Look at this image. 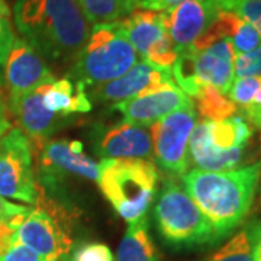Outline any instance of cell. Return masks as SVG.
Wrapping results in <instances>:
<instances>
[{
  "mask_svg": "<svg viewBox=\"0 0 261 261\" xmlns=\"http://www.w3.org/2000/svg\"><path fill=\"white\" fill-rule=\"evenodd\" d=\"M65 261H113L111 248L102 243H83L71 248Z\"/></svg>",
  "mask_w": 261,
  "mask_h": 261,
  "instance_id": "4316f807",
  "label": "cell"
},
{
  "mask_svg": "<svg viewBox=\"0 0 261 261\" xmlns=\"http://www.w3.org/2000/svg\"><path fill=\"white\" fill-rule=\"evenodd\" d=\"M154 216L160 237L171 247L192 248L221 241L209 219L173 178L163 185Z\"/></svg>",
  "mask_w": 261,
  "mask_h": 261,
  "instance_id": "8992f818",
  "label": "cell"
},
{
  "mask_svg": "<svg viewBox=\"0 0 261 261\" xmlns=\"http://www.w3.org/2000/svg\"><path fill=\"white\" fill-rule=\"evenodd\" d=\"M183 2H187V0H161L157 10L159 12H168V10L176 8L177 5L183 3Z\"/></svg>",
  "mask_w": 261,
  "mask_h": 261,
  "instance_id": "e575fe53",
  "label": "cell"
},
{
  "mask_svg": "<svg viewBox=\"0 0 261 261\" xmlns=\"http://www.w3.org/2000/svg\"><path fill=\"white\" fill-rule=\"evenodd\" d=\"M29 209L31 207H28V206L15 205V203H12V202L0 196V222L10 221L19 215L27 214V212H29Z\"/></svg>",
  "mask_w": 261,
  "mask_h": 261,
  "instance_id": "4dcf8cb0",
  "label": "cell"
},
{
  "mask_svg": "<svg viewBox=\"0 0 261 261\" xmlns=\"http://www.w3.org/2000/svg\"><path fill=\"white\" fill-rule=\"evenodd\" d=\"M41 181L45 186H57L67 176L97 181L99 164L83 152L80 141H48L39 152Z\"/></svg>",
  "mask_w": 261,
  "mask_h": 261,
  "instance_id": "4fadbf2b",
  "label": "cell"
},
{
  "mask_svg": "<svg viewBox=\"0 0 261 261\" xmlns=\"http://www.w3.org/2000/svg\"><path fill=\"white\" fill-rule=\"evenodd\" d=\"M221 10V0H187L166 12L168 34L177 53L192 47Z\"/></svg>",
  "mask_w": 261,
  "mask_h": 261,
  "instance_id": "2e32d148",
  "label": "cell"
},
{
  "mask_svg": "<svg viewBox=\"0 0 261 261\" xmlns=\"http://www.w3.org/2000/svg\"><path fill=\"white\" fill-rule=\"evenodd\" d=\"M32 145L20 129L0 138V196L35 205L39 185L35 180Z\"/></svg>",
  "mask_w": 261,
  "mask_h": 261,
  "instance_id": "30bf717a",
  "label": "cell"
},
{
  "mask_svg": "<svg viewBox=\"0 0 261 261\" xmlns=\"http://www.w3.org/2000/svg\"><path fill=\"white\" fill-rule=\"evenodd\" d=\"M27 214L19 215L16 218L10 219V221L0 222V255L8 251V248L13 244L16 228H18V225L20 224V221L23 219V216Z\"/></svg>",
  "mask_w": 261,
  "mask_h": 261,
  "instance_id": "f546056e",
  "label": "cell"
},
{
  "mask_svg": "<svg viewBox=\"0 0 261 261\" xmlns=\"http://www.w3.org/2000/svg\"><path fill=\"white\" fill-rule=\"evenodd\" d=\"M247 229L251 241L252 261H261V221H252Z\"/></svg>",
  "mask_w": 261,
  "mask_h": 261,
  "instance_id": "1f68e13d",
  "label": "cell"
},
{
  "mask_svg": "<svg viewBox=\"0 0 261 261\" xmlns=\"http://www.w3.org/2000/svg\"><path fill=\"white\" fill-rule=\"evenodd\" d=\"M161 0H137V8L138 9L157 10Z\"/></svg>",
  "mask_w": 261,
  "mask_h": 261,
  "instance_id": "836d02e7",
  "label": "cell"
},
{
  "mask_svg": "<svg viewBox=\"0 0 261 261\" xmlns=\"http://www.w3.org/2000/svg\"><path fill=\"white\" fill-rule=\"evenodd\" d=\"M42 100L49 112L65 118L73 113L90 112L92 109V102L86 94V86L70 77L45 84Z\"/></svg>",
  "mask_w": 261,
  "mask_h": 261,
  "instance_id": "d6986e66",
  "label": "cell"
},
{
  "mask_svg": "<svg viewBox=\"0 0 261 261\" xmlns=\"http://www.w3.org/2000/svg\"><path fill=\"white\" fill-rule=\"evenodd\" d=\"M35 205L18 225L13 243L31 248L44 261L65 260L73 248V214L48 197L41 185Z\"/></svg>",
  "mask_w": 261,
  "mask_h": 261,
  "instance_id": "52a82bcc",
  "label": "cell"
},
{
  "mask_svg": "<svg viewBox=\"0 0 261 261\" xmlns=\"http://www.w3.org/2000/svg\"><path fill=\"white\" fill-rule=\"evenodd\" d=\"M12 15L22 38L58 65L74 63L92 29L74 0H15Z\"/></svg>",
  "mask_w": 261,
  "mask_h": 261,
  "instance_id": "6da1fadb",
  "label": "cell"
},
{
  "mask_svg": "<svg viewBox=\"0 0 261 261\" xmlns=\"http://www.w3.org/2000/svg\"><path fill=\"white\" fill-rule=\"evenodd\" d=\"M235 79L261 77V45L245 54H235L233 58Z\"/></svg>",
  "mask_w": 261,
  "mask_h": 261,
  "instance_id": "83f0119b",
  "label": "cell"
},
{
  "mask_svg": "<svg viewBox=\"0 0 261 261\" xmlns=\"http://www.w3.org/2000/svg\"><path fill=\"white\" fill-rule=\"evenodd\" d=\"M243 112V118H245L250 125H254L255 128L261 129V109H245Z\"/></svg>",
  "mask_w": 261,
  "mask_h": 261,
  "instance_id": "d6a6232c",
  "label": "cell"
},
{
  "mask_svg": "<svg viewBox=\"0 0 261 261\" xmlns=\"http://www.w3.org/2000/svg\"><path fill=\"white\" fill-rule=\"evenodd\" d=\"M140 61L137 51L122 31L119 20L94 25L70 65V79L84 86H100L128 73Z\"/></svg>",
  "mask_w": 261,
  "mask_h": 261,
  "instance_id": "5b68a950",
  "label": "cell"
},
{
  "mask_svg": "<svg viewBox=\"0 0 261 261\" xmlns=\"http://www.w3.org/2000/svg\"><path fill=\"white\" fill-rule=\"evenodd\" d=\"M0 261H44L37 252L19 243H13L8 251L0 255Z\"/></svg>",
  "mask_w": 261,
  "mask_h": 261,
  "instance_id": "f1b7e54d",
  "label": "cell"
},
{
  "mask_svg": "<svg viewBox=\"0 0 261 261\" xmlns=\"http://www.w3.org/2000/svg\"><path fill=\"white\" fill-rule=\"evenodd\" d=\"M119 25L140 58L163 70L173 68L178 53L168 34L166 12L135 9Z\"/></svg>",
  "mask_w": 261,
  "mask_h": 261,
  "instance_id": "9c48e42d",
  "label": "cell"
},
{
  "mask_svg": "<svg viewBox=\"0 0 261 261\" xmlns=\"http://www.w3.org/2000/svg\"><path fill=\"white\" fill-rule=\"evenodd\" d=\"M196 122L197 113L193 102H190L151 125L154 159L170 176L181 177L189 170V140Z\"/></svg>",
  "mask_w": 261,
  "mask_h": 261,
  "instance_id": "8fae6325",
  "label": "cell"
},
{
  "mask_svg": "<svg viewBox=\"0 0 261 261\" xmlns=\"http://www.w3.org/2000/svg\"><path fill=\"white\" fill-rule=\"evenodd\" d=\"M254 130L243 116L225 121L196 122L189 140L190 163L203 171L237 170L248 161Z\"/></svg>",
  "mask_w": 261,
  "mask_h": 261,
  "instance_id": "277c9868",
  "label": "cell"
},
{
  "mask_svg": "<svg viewBox=\"0 0 261 261\" xmlns=\"http://www.w3.org/2000/svg\"><path fill=\"white\" fill-rule=\"evenodd\" d=\"M6 118V106H5V100H3V94L0 93V119Z\"/></svg>",
  "mask_w": 261,
  "mask_h": 261,
  "instance_id": "8d00e7d4",
  "label": "cell"
},
{
  "mask_svg": "<svg viewBox=\"0 0 261 261\" xmlns=\"http://www.w3.org/2000/svg\"><path fill=\"white\" fill-rule=\"evenodd\" d=\"M195 109L203 118V121H225L235 116L238 111L237 105L214 86L203 84L196 93Z\"/></svg>",
  "mask_w": 261,
  "mask_h": 261,
  "instance_id": "7402d4cb",
  "label": "cell"
},
{
  "mask_svg": "<svg viewBox=\"0 0 261 261\" xmlns=\"http://www.w3.org/2000/svg\"><path fill=\"white\" fill-rule=\"evenodd\" d=\"M261 87V77H244L235 79L228 92V97L232 100L237 108L247 109L251 106L254 96Z\"/></svg>",
  "mask_w": 261,
  "mask_h": 261,
  "instance_id": "484cf974",
  "label": "cell"
},
{
  "mask_svg": "<svg viewBox=\"0 0 261 261\" xmlns=\"http://www.w3.org/2000/svg\"><path fill=\"white\" fill-rule=\"evenodd\" d=\"M118 261H160L147 218L128 225L118 248Z\"/></svg>",
  "mask_w": 261,
  "mask_h": 261,
  "instance_id": "ffe728a7",
  "label": "cell"
},
{
  "mask_svg": "<svg viewBox=\"0 0 261 261\" xmlns=\"http://www.w3.org/2000/svg\"><path fill=\"white\" fill-rule=\"evenodd\" d=\"M173 80L171 70H163L147 61H138L128 73L103 83L93 90V97L102 102H123L137 94Z\"/></svg>",
  "mask_w": 261,
  "mask_h": 261,
  "instance_id": "ac0fdd59",
  "label": "cell"
},
{
  "mask_svg": "<svg viewBox=\"0 0 261 261\" xmlns=\"http://www.w3.org/2000/svg\"><path fill=\"white\" fill-rule=\"evenodd\" d=\"M15 38L16 35L13 31V15L9 6V0H0V73L6 63Z\"/></svg>",
  "mask_w": 261,
  "mask_h": 261,
  "instance_id": "d4e9b609",
  "label": "cell"
},
{
  "mask_svg": "<svg viewBox=\"0 0 261 261\" xmlns=\"http://www.w3.org/2000/svg\"><path fill=\"white\" fill-rule=\"evenodd\" d=\"M3 80L12 105L39 86L53 83L56 77L35 48L23 38L16 37L3 65Z\"/></svg>",
  "mask_w": 261,
  "mask_h": 261,
  "instance_id": "7c38bea8",
  "label": "cell"
},
{
  "mask_svg": "<svg viewBox=\"0 0 261 261\" xmlns=\"http://www.w3.org/2000/svg\"><path fill=\"white\" fill-rule=\"evenodd\" d=\"M260 180H261V177H260ZM260 206H261V185H260Z\"/></svg>",
  "mask_w": 261,
  "mask_h": 261,
  "instance_id": "74e56055",
  "label": "cell"
},
{
  "mask_svg": "<svg viewBox=\"0 0 261 261\" xmlns=\"http://www.w3.org/2000/svg\"><path fill=\"white\" fill-rule=\"evenodd\" d=\"M159 177L155 164L148 160L103 159L99 163V187L128 224L147 218Z\"/></svg>",
  "mask_w": 261,
  "mask_h": 261,
  "instance_id": "3957f363",
  "label": "cell"
},
{
  "mask_svg": "<svg viewBox=\"0 0 261 261\" xmlns=\"http://www.w3.org/2000/svg\"><path fill=\"white\" fill-rule=\"evenodd\" d=\"M221 6L250 23L261 37V0H221Z\"/></svg>",
  "mask_w": 261,
  "mask_h": 261,
  "instance_id": "cb8c5ba5",
  "label": "cell"
},
{
  "mask_svg": "<svg viewBox=\"0 0 261 261\" xmlns=\"http://www.w3.org/2000/svg\"><path fill=\"white\" fill-rule=\"evenodd\" d=\"M190 102L193 100L178 87L173 79L123 102L115 103L112 109L122 113L123 121L148 126Z\"/></svg>",
  "mask_w": 261,
  "mask_h": 261,
  "instance_id": "5bb4252c",
  "label": "cell"
},
{
  "mask_svg": "<svg viewBox=\"0 0 261 261\" xmlns=\"http://www.w3.org/2000/svg\"><path fill=\"white\" fill-rule=\"evenodd\" d=\"M10 129V122L8 118H5V119H0V137L2 135H5L8 130Z\"/></svg>",
  "mask_w": 261,
  "mask_h": 261,
  "instance_id": "d590c367",
  "label": "cell"
},
{
  "mask_svg": "<svg viewBox=\"0 0 261 261\" xmlns=\"http://www.w3.org/2000/svg\"><path fill=\"white\" fill-rule=\"evenodd\" d=\"M235 51L228 39L192 45L178 53L171 75L178 87L192 99L200 86L209 84L228 94L233 83Z\"/></svg>",
  "mask_w": 261,
  "mask_h": 261,
  "instance_id": "ba28073f",
  "label": "cell"
},
{
  "mask_svg": "<svg viewBox=\"0 0 261 261\" xmlns=\"http://www.w3.org/2000/svg\"><path fill=\"white\" fill-rule=\"evenodd\" d=\"M202 261H252L251 241L247 226L233 233L224 245H221Z\"/></svg>",
  "mask_w": 261,
  "mask_h": 261,
  "instance_id": "603a6c76",
  "label": "cell"
},
{
  "mask_svg": "<svg viewBox=\"0 0 261 261\" xmlns=\"http://www.w3.org/2000/svg\"><path fill=\"white\" fill-rule=\"evenodd\" d=\"M96 154L103 159H151L152 142L147 126L122 121L94 130Z\"/></svg>",
  "mask_w": 261,
  "mask_h": 261,
  "instance_id": "9a60e30c",
  "label": "cell"
},
{
  "mask_svg": "<svg viewBox=\"0 0 261 261\" xmlns=\"http://www.w3.org/2000/svg\"><path fill=\"white\" fill-rule=\"evenodd\" d=\"M261 177V161L232 171L199 168L181 176L183 189L212 224L219 240L238 228L251 211Z\"/></svg>",
  "mask_w": 261,
  "mask_h": 261,
  "instance_id": "7a4b0ae2",
  "label": "cell"
},
{
  "mask_svg": "<svg viewBox=\"0 0 261 261\" xmlns=\"http://www.w3.org/2000/svg\"><path fill=\"white\" fill-rule=\"evenodd\" d=\"M44 86H39L34 92L22 96L10 105L12 113L18 121L20 130L28 137L32 151H39L48 142L49 135L63 123L65 116L48 111L44 105Z\"/></svg>",
  "mask_w": 261,
  "mask_h": 261,
  "instance_id": "e0dca14e",
  "label": "cell"
},
{
  "mask_svg": "<svg viewBox=\"0 0 261 261\" xmlns=\"http://www.w3.org/2000/svg\"><path fill=\"white\" fill-rule=\"evenodd\" d=\"M87 22L105 25L126 18L137 8V0H74Z\"/></svg>",
  "mask_w": 261,
  "mask_h": 261,
  "instance_id": "44dd1931",
  "label": "cell"
}]
</instances>
